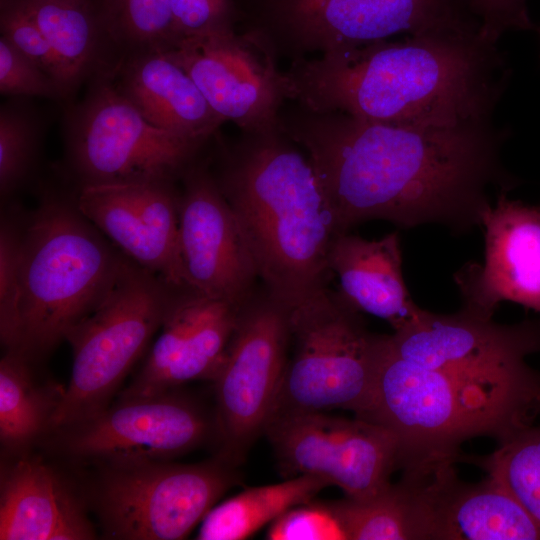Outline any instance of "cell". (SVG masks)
Instances as JSON below:
<instances>
[{"mask_svg": "<svg viewBox=\"0 0 540 540\" xmlns=\"http://www.w3.org/2000/svg\"><path fill=\"white\" fill-rule=\"evenodd\" d=\"M279 127L307 154L339 233L379 219L464 234L481 227L490 188L518 184L501 164V137L489 121L413 126L302 107L280 116Z\"/></svg>", "mask_w": 540, "mask_h": 540, "instance_id": "1", "label": "cell"}, {"mask_svg": "<svg viewBox=\"0 0 540 540\" xmlns=\"http://www.w3.org/2000/svg\"><path fill=\"white\" fill-rule=\"evenodd\" d=\"M504 66L477 27L443 29L296 58L290 99L313 112L389 124L455 127L489 121Z\"/></svg>", "mask_w": 540, "mask_h": 540, "instance_id": "2", "label": "cell"}, {"mask_svg": "<svg viewBox=\"0 0 540 540\" xmlns=\"http://www.w3.org/2000/svg\"><path fill=\"white\" fill-rule=\"evenodd\" d=\"M281 133L248 134L226 155L216 180L259 279L291 308L328 287V255L339 231L307 154Z\"/></svg>", "mask_w": 540, "mask_h": 540, "instance_id": "3", "label": "cell"}, {"mask_svg": "<svg viewBox=\"0 0 540 540\" xmlns=\"http://www.w3.org/2000/svg\"><path fill=\"white\" fill-rule=\"evenodd\" d=\"M387 336L368 407L359 418L394 433L402 472L455 463L466 440L489 436L499 443L540 413V381H489L426 368L393 354Z\"/></svg>", "mask_w": 540, "mask_h": 540, "instance_id": "4", "label": "cell"}, {"mask_svg": "<svg viewBox=\"0 0 540 540\" xmlns=\"http://www.w3.org/2000/svg\"><path fill=\"white\" fill-rule=\"evenodd\" d=\"M127 257L72 204L43 197L22 231L21 300L12 345L30 359L92 313Z\"/></svg>", "mask_w": 540, "mask_h": 540, "instance_id": "5", "label": "cell"}, {"mask_svg": "<svg viewBox=\"0 0 540 540\" xmlns=\"http://www.w3.org/2000/svg\"><path fill=\"white\" fill-rule=\"evenodd\" d=\"M329 287L290 309L288 361L274 416L368 407L386 335ZM269 419V420H270Z\"/></svg>", "mask_w": 540, "mask_h": 540, "instance_id": "6", "label": "cell"}, {"mask_svg": "<svg viewBox=\"0 0 540 540\" xmlns=\"http://www.w3.org/2000/svg\"><path fill=\"white\" fill-rule=\"evenodd\" d=\"M178 288L127 258L105 299L66 335L72 348V370L52 431L109 406L159 331Z\"/></svg>", "mask_w": 540, "mask_h": 540, "instance_id": "7", "label": "cell"}, {"mask_svg": "<svg viewBox=\"0 0 540 540\" xmlns=\"http://www.w3.org/2000/svg\"><path fill=\"white\" fill-rule=\"evenodd\" d=\"M92 504L106 538L180 540L238 483L220 456L195 464L137 460L100 464Z\"/></svg>", "mask_w": 540, "mask_h": 540, "instance_id": "8", "label": "cell"}, {"mask_svg": "<svg viewBox=\"0 0 540 540\" xmlns=\"http://www.w3.org/2000/svg\"><path fill=\"white\" fill-rule=\"evenodd\" d=\"M205 142L154 126L109 79L97 81L66 121L68 160L81 187L174 182Z\"/></svg>", "mask_w": 540, "mask_h": 540, "instance_id": "9", "label": "cell"}, {"mask_svg": "<svg viewBox=\"0 0 540 540\" xmlns=\"http://www.w3.org/2000/svg\"><path fill=\"white\" fill-rule=\"evenodd\" d=\"M290 307L262 284L242 304L215 388L218 456L241 464L272 415L290 347Z\"/></svg>", "mask_w": 540, "mask_h": 540, "instance_id": "10", "label": "cell"}, {"mask_svg": "<svg viewBox=\"0 0 540 540\" xmlns=\"http://www.w3.org/2000/svg\"><path fill=\"white\" fill-rule=\"evenodd\" d=\"M262 30L300 55L479 27L467 0H254Z\"/></svg>", "mask_w": 540, "mask_h": 540, "instance_id": "11", "label": "cell"}, {"mask_svg": "<svg viewBox=\"0 0 540 540\" xmlns=\"http://www.w3.org/2000/svg\"><path fill=\"white\" fill-rule=\"evenodd\" d=\"M285 479L313 475L346 497H371L391 483L399 469V443L386 427L363 418L329 412L272 417L264 430Z\"/></svg>", "mask_w": 540, "mask_h": 540, "instance_id": "12", "label": "cell"}, {"mask_svg": "<svg viewBox=\"0 0 540 540\" xmlns=\"http://www.w3.org/2000/svg\"><path fill=\"white\" fill-rule=\"evenodd\" d=\"M55 431L64 454L98 464L171 461L216 438L214 416L177 389L121 398L114 406Z\"/></svg>", "mask_w": 540, "mask_h": 540, "instance_id": "13", "label": "cell"}, {"mask_svg": "<svg viewBox=\"0 0 540 540\" xmlns=\"http://www.w3.org/2000/svg\"><path fill=\"white\" fill-rule=\"evenodd\" d=\"M271 39L260 29L235 30L181 40L168 49L213 111L247 134L280 130V109L289 83L274 59Z\"/></svg>", "mask_w": 540, "mask_h": 540, "instance_id": "14", "label": "cell"}, {"mask_svg": "<svg viewBox=\"0 0 540 540\" xmlns=\"http://www.w3.org/2000/svg\"><path fill=\"white\" fill-rule=\"evenodd\" d=\"M387 343L396 356L426 368L489 381H540V371L527 363L540 353V320L501 324L462 307L452 314L423 309Z\"/></svg>", "mask_w": 540, "mask_h": 540, "instance_id": "15", "label": "cell"}, {"mask_svg": "<svg viewBox=\"0 0 540 540\" xmlns=\"http://www.w3.org/2000/svg\"><path fill=\"white\" fill-rule=\"evenodd\" d=\"M179 253L185 284L208 296L244 302L258 268L217 180L194 163L182 176Z\"/></svg>", "mask_w": 540, "mask_h": 540, "instance_id": "16", "label": "cell"}, {"mask_svg": "<svg viewBox=\"0 0 540 540\" xmlns=\"http://www.w3.org/2000/svg\"><path fill=\"white\" fill-rule=\"evenodd\" d=\"M480 228L483 263L469 262L454 275L462 308L493 318L500 303L509 301L540 314V206L500 191L484 211Z\"/></svg>", "mask_w": 540, "mask_h": 540, "instance_id": "17", "label": "cell"}, {"mask_svg": "<svg viewBox=\"0 0 540 540\" xmlns=\"http://www.w3.org/2000/svg\"><path fill=\"white\" fill-rule=\"evenodd\" d=\"M242 303L179 287L141 370L121 398L155 395L217 374Z\"/></svg>", "mask_w": 540, "mask_h": 540, "instance_id": "18", "label": "cell"}, {"mask_svg": "<svg viewBox=\"0 0 540 540\" xmlns=\"http://www.w3.org/2000/svg\"><path fill=\"white\" fill-rule=\"evenodd\" d=\"M174 182L81 187L80 212L127 258L173 286H187L179 253Z\"/></svg>", "mask_w": 540, "mask_h": 540, "instance_id": "19", "label": "cell"}, {"mask_svg": "<svg viewBox=\"0 0 540 540\" xmlns=\"http://www.w3.org/2000/svg\"><path fill=\"white\" fill-rule=\"evenodd\" d=\"M16 455L1 469L0 539H95L86 501L68 479L41 457Z\"/></svg>", "mask_w": 540, "mask_h": 540, "instance_id": "20", "label": "cell"}, {"mask_svg": "<svg viewBox=\"0 0 540 540\" xmlns=\"http://www.w3.org/2000/svg\"><path fill=\"white\" fill-rule=\"evenodd\" d=\"M431 540H540V526L500 482L461 481L454 463L421 473Z\"/></svg>", "mask_w": 540, "mask_h": 540, "instance_id": "21", "label": "cell"}, {"mask_svg": "<svg viewBox=\"0 0 540 540\" xmlns=\"http://www.w3.org/2000/svg\"><path fill=\"white\" fill-rule=\"evenodd\" d=\"M328 265L338 279L340 296L358 312L386 321L394 331L423 310L405 284L397 232L377 240L340 232L331 243Z\"/></svg>", "mask_w": 540, "mask_h": 540, "instance_id": "22", "label": "cell"}, {"mask_svg": "<svg viewBox=\"0 0 540 540\" xmlns=\"http://www.w3.org/2000/svg\"><path fill=\"white\" fill-rule=\"evenodd\" d=\"M117 87L147 121L175 134L206 141L224 123L168 49L134 51Z\"/></svg>", "mask_w": 540, "mask_h": 540, "instance_id": "23", "label": "cell"}, {"mask_svg": "<svg viewBox=\"0 0 540 540\" xmlns=\"http://www.w3.org/2000/svg\"><path fill=\"white\" fill-rule=\"evenodd\" d=\"M346 540H431L421 476L403 472L377 494L327 501Z\"/></svg>", "mask_w": 540, "mask_h": 540, "instance_id": "24", "label": "cell"}, {"mask_svg": "<svg viewBox=\"0 0 540 540\" xmlns=\"http://www.w3.org/2000/svg\"><path fill=\"white\" fill-rule=\"evenodd\" d=\"M0 361V441L9 453L20 454L47 430L64 388L39 382L30 359L15 349H6Z\"/></svg>", "mask_w": 540, "mask_h": 540, "instance_id": "25", "label": "cell"}, {"mask_svg": "<svg viewBox=\"0 0 540 540\" xmlns=\"http://www.w3.org/2000/svg\"><path fill=\"white\" fill-rule=\"evenodd\" d=\"M330 484L299 475L276 484L250 487L213 506L200 522L197 539L244 540L287 510L315 499Z\"/></svg>", "mask_w": 540, "mask_h": 540, "instance_id": "26", "label": "cell"}, {"mask_svg": "<svg viewBox=\"0 0 540 540\" xmlns=\"http://www.w3.org/2000/svg\"><path fill=\"white\" fill-rule=\"evenodd\" d=\"M48 40L75 88L108 39L96 0H15Z\"/></svg>", "mask_w": 540, "mask_h": 540, "instance_id": "27", "label": "cell"}, {"mask_svg": "<svg viewBox=\"0 0 540 540\" xmlns=\"http://www.w3.org/2000/svg\"><path fill=\"white\" fill-rule=\"evenodd\" d=\"M472 462L504 485L540 526V425L524 427Z\"/></svg>", "mask_w": 540, "mask_h": 540, "instance_id": "28", "label": "cell"}, {"mask_svg": "<svg viewBox=\"0 0 540 540\" xmlns=\"http://www.w3.org/2000/svg\"><path fill=\"white\" fill-rule=\"evenodd\" d=\"M107 38L134 51L177 44L170 0H96ZM133 51V52H134Z\"/></svg>", "mask_w": 540, "mask_h": 540, "instance_id": "29", "label": "cell"}, {"mask_svg": "<svg viewBox=\"0 0 540 540\" xmlns=\"http://www.w3.org/2000/svg\"><path fill=\"white\" fill-rule=\"evenodd\" d=\"M36 126L24 111L3 106L0 112V193L4 198L26 179L35 156Z\"/></svg>", "mask_w": 540, "mask_h": 540, "instance_id": "30", "label": "cell"}, {"mask_svg": "<svg viewBox=\"0 0 540 540\" xmlns=\"http://www.w3.org/2000/svg\"><path fill=\"white\" fill-rule=\"evenodd\" d=\"M0 28L1 36L57 83L63 97L74 89L56 52L15 0H0Z\"/></svg>", "mask_w": 540, "mask_h": 540, "instance_id": "31", "label": "cell"}, {"mask_svg": "<svg viewBox=\"0 0 540 540\" xmlns=\"http://www.w3.org/2000/svg\"><path fill=\"white\" fill-rule=\"evenodd\" d=\"M22 231L2 221L0 230V337L6 349L14 339L21 300Z\"/></svg>", "mask_w": 540, "mask_h": 540, "instance_id": "32", "label": "cell"}, {"mask_svg": "<svg viewBox=\"0 0 540 540\" xmlns=\"http://www.w3.org/2000/svg\"><path fill=\"white\" fill-rule=\"evenodd\" d=\"M170 3L177 44L184 39L234 30L235 0H170Z\"/></svg>", "mask_w": 540, "mask_h": 540, "instance_id": "33", "label": "cell"}, {"mask_svg": "<svg viewBox=\"0 0 540 540\" xmlns=\"http://www.w3.org/2000/svg\"><path fill=\"white\" fill-rule=\"evenodd\" d=\"M0 91L12 96L63 97L57 83L3 36L0 37Z\"/></svg>", "mask_w": 540, "mask_h": 540, "instance_id": "34", "label": "cell"}, {"mask_svg": "<svg viewBox=\"0 0 540 540\" xmlns=\"http://www.w3.org/2000/svg\"><path fill=\"white\" fill-rule=\"evenodd\" d=\"M266 539H343V535L327 501L314 499L279 516L270 524Z\"/></svg>", "mask_w": 540, "mask_h": 540, "instance_id": "35", "label": "cell"}, {"mask_svg": "<svg viewBox=\"0 0 540 540\" xmlns=\"http://www.w3.org/2000/svg\"><path fill=\"white\" fill-rule=\"evenodd\" d=\"M469 8L480 26L481 37L496 44L511 30H529L533 27L527 0H467Z\"/></svg>", "mask_w": 540, "mask_h": 540, "instance_id": "36", "label": "cell"}, {"mask_svg": "<svg viewBox=\"0 0 540 540\" xmlns=\"http://www.w3.org/2000/svg\"><path fill=\"white\" fill-rule=\"evenodd\" d=\"M538 32H539V35H540V27L538 28Z\"/></svg>", "mask_w": 540, "mask_h": 540, "instance_id": "37", "label": "cell"}]
</instances>
